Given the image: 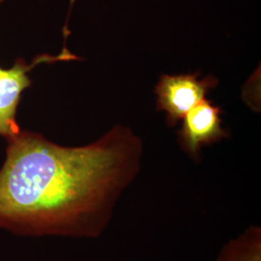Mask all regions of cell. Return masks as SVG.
<instances>
[{
    "mask_svg": "<svg viewBox=\"0 0 261 261\" xmlns=\"http://www.w3.org/2000/svg\"><path fill=\"white\" fill-rule=\"evenodd\" d=\"M0 169V229L24 236L98 238L141 168L143 143L116 125L90 144L61 146L20 130Z\"/></svg>",
    "mask_w": 261,
    "mask_h": 261,
    "instance_id": "6da1fadb",
    "label": "cell"
},
{
    "mask_svg": "<svg viewBox=\"0 0 261 261\" xmlns=\"http://www.w3.org/2000/svg\"><path fill=\"white\" fill-rule=\"evenodd\" d=\"M5 1L0 0V5ZM74 59L77 57L65 47L58 56L40 55L32 63L19 58L12 68L0 67V138L8 140L21 130L17 121V112L21 94L32 84L28 74L42 63Z\"/></svg>",
    "mask_w": 261,
    "mask_h": 261,
    "instance_id": "7a4b0ae2",
    "label": "cell"
},
{
    "mask_svg": "<svg viewBox=\"0 0 261 261\" xmlns=\"http://www.w3.org/2000/svg\"><path fill=\"white\" fill-rule=\"evenodd\" d=\"M218 84V80L209 75L198 80V74L163 75L156 86L159 111L167 113L170 125L179 120L205 99L206 94Z\"/></svg>",
    "mask_w": 261,
    "mask_h": 261,
    "instance_id": "3957f363",
    "label": "cell"
},
{
    "mask_svg": "<svg viewBox=\"0 0 261 261\" xmlns=\"http://www.w3.org/2000/svg\"><path fill=\"white\" fill-rule=\"evenodd\" d=\"M221 113L219 107L204 99L184 116L179 141L183 150L194 160L198 159L203 146L227 136L222 126Z\"/></svg>",
    "mask_w": 261,
    "mask_h": 261,
    "instance_id": "277c9868",
    "label": "cell"
},
{
    "mask_svg": "<svg viewBox=\"0 0 261 261\" xmlns=\"http://www.w3.org/2000/svg\"><path fill=\"white\" fill-rule=\"evenodd\" d=\"M216 261H261L260 227L252 225L225 244Z\"/></svg>",
    "mask_w": 261,
    "mask_h": 261,
    "instance_id": "5b68a950",
    "label": "cell"
}]
</instances>
